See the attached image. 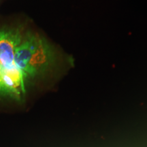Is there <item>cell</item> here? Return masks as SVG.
I'll return each mask as SVG.
<instances>
[{"instance_id": "1", "label": "cell", "mask_w": 147, "mask_h": 147, "mask_svg": "<svg viewBox=\"0 0 147 147\" xmlns=\"http://www.w3.org/2000/svg\"><path fill=\"white\" fill-rule=\"evenodd\" d=\"M55 60V53L48 42L38 35L28 34L16 49L14 64L24 78L45 72Z\"/></svg>"}, {"instance_id": "2", "label": "cell", "mask_w": 147, "mask_h": 147, "mask_svg": "<svg viewBox=\"0 0 147 147\" xmlns=\"http://www.w3.org/2000/svg\"><path fill=\"white\" fill-rule=\"evenodd\" d=\"M23 39L19 29H0V64L3 68H12L16 65L14 55Z\"/></svg>"}, {"instance_id": "3", "label": "cell", "mask_w": 147, "mask_h": 147, "mask_svg": "<svg viewBox=\"0 0 147 147\" xmlns=\"http://www.w3.org/2000/svg\"><path fill=\"white\" fill-rule=\"evenodd\" d=\"M21 92L25 93V78L21 71L16 65L9 69L1 66L0 93L19 98Z\"/></svg>"}, {"instance_id": "4", "label": "cell", "mask_w": 147, "mask_h": 147, "mask_svg": "<svg viewBox=\"0 0 147 147\" xmlns=\"http://www.w3.org/2000/svg\"><path fill=\"white\" fill-rule=\"evenodd\" d=\"M0 73H1V64H0Z\"/></svg>"}]
</instances>
